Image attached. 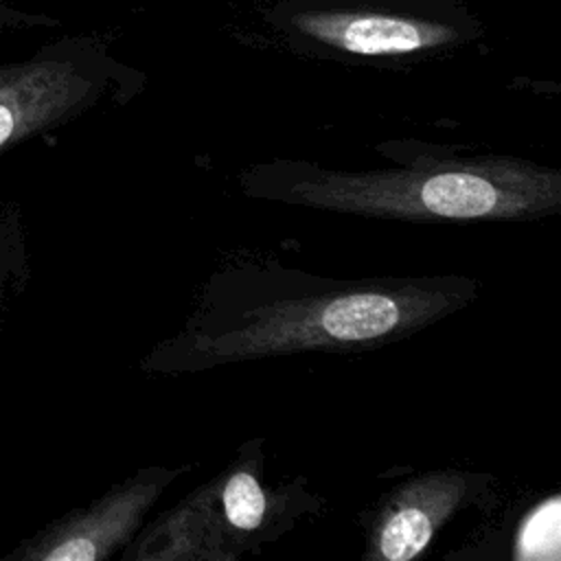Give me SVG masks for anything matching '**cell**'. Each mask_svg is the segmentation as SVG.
<instances>
[{
  "mask_svg": "<svg viewBox=\"0 0 561 561\" xmlns=\"http://www.w3.org/2000/svg\"><path fill=\"white\" fill-rule=\"evenodd\" d=\"M478 296L469 276L335 278L278 261H232L199 289L182 327L140 362L186 375L300 353H364L412 337Z\"/></svg>",
  "mask_w": 561,
  "mask_h": 561,
  "instance_id": "obj_1",
  "label": "cell"
},
{
  "mask_svg": "<svg viewBox=\"0 0 561 561\" xmlns=\"http://www.w3.org/2000/svg\"><path fill=\"white\" fill-rule=\"evenodd\" d=\"M383 169L274 158L239 175L248 197L421 224L533 221L561 210V171L528 158L416 149Z\"/></svg>",
  "mask_w": 561,
  "mask_h": 561,
  "instance_id": "obj_2",
  "label": "cell"
},
{
  "mask_svg": "<svg viewBox=\"0 0 561 561\" xmlns=\"http://www.w3.org/2000/svg\"><path fill=\"white\" fill-rule=\"evenodd\" d=\"M112 79L110 61L85 39H61L0 66V149L61 125L94 105Z\"/></svg>",
  "mask_w": 561,
  "mask_h": 561,
  "instance_id": "obj_3",
  "label": "cell"
},
{
  "mask_svg": "<svg viewBox=\"0 0 561 561\" xmlns=\"http://www.w3.org/2000/svg\"><path fill=\"white\" fill-rule=\"evenodd\" d=\"M263 460V438H250L221 473L197 486L228 561L276 541L302 513L316 511L318 497L302 480L285 489L270 486Z\"/></svg>",
  "mask_w": 561,
  "mask_h": 561,
  "instance_id": "obj_4",
  "label": "cell"
},
{
  "mask_svg": "<svg viewBox=\"0 0 561 561\" xmlns=\"http://www.w3.org/2000/svg\"><path fill=\"white\" fill-rule=\"evenodd\" d=\"M182 473L173 467H145L107 489L90 506L50 524L11 557L26 561H103L123 550L142 528L164 489Z\"/></svg>",
  "mask_w": 561,
  "mask_h": 561,
  "instance_id": "obj_5",
  "label": "cell"
},
{
  "mask_svg": "<svg viewBox=\"0 0 561 561\" xmlns=\"http://www.w3.org/2000/svg\"><path fill=\"white\" fill-rule=\"evenodd\" d=\"M489 473L434 469L390 489L366 524L364 559L410 561L425 552L438 530L491 484Z\"/></svg>",
  "mask_w": 561,
  "mask_h": 561,
  "instance_id": "obj_6",
  "label": "cell"
},
{
  "mask_svg": "<svg viewBox=\"0 0 561 561\" xmlns=\"http://www.w3.org/2000/svg\"><path fill=\"white\" fill-rule=\"evenodd\" d=\"M294 26L329 48L362 57L410 55L458 39V33L447 24L383 13L309 11L298 13Z\"/></svg>",
  "mask_w": 561,
  "mask_h": 561,
  "instance_id": "obj_7",
  "label": "cell"
},
{
  "mask_svg": "<svg viewBox=\"0 0 561 561\" xmlns=\"http://www.w3.org/2000/svg\"><path fill=\"white\" fill-rule=\"evenodd\" d=\"M552 506H557V495H552V500H550V508ZM550 508H539L537 513H533V517L528 519V526H524L522 530H519V543H517V552H515V557H519V559H526V557H546V546H550V543H546V533H559V519H552L548 526H546V522H543V517L548 515V511ZM552 548V546H550ZM557 554H559V550L557 548H552Z\"/></svg>",
  "mask_w": 561,
  "mask_h": 561,
  "instance_id": "obj_8",
  "label": "cell"
},
{
  "mask_svg": "<svg viewBox=\"0 0 561 561\" xmlns=\"http://www.w3.org/2000/svg\"><path fill=\"white\" fill-rule=\"evenodd\" d=\"M55 24L53 18L44 13H31L22 11L4 0H0V33L4 31H18V28H35V26H50Z\"/></svg>",
  "mask_w": 561,
  "mask_h": 561,
  "instance_id": "obj_9",
  "label": "cell"
},
{
  "mask_svg": "<svg viewBox=\"0 0 561 561\" xmlns=\"http://www.w3.org/2000/svg\"><path fill=\"white\" fill-rule=\"evenodd\" d=\"M0 263H2V239H0Z\"/></svg>",
  "mask_w": 561,
  "mask_h": 561,
  "instance_id": "obj_10",
  "label": "cell"
}]
</instances>
